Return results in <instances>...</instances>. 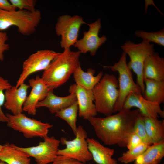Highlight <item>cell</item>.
<instances>
[{
  "label": "cell",
  "mask_w": 164,
  "mask_h": 164,
  "mask_svg": "<svg viewBox=\"0 0 164 164\" xmlns=\"http://www.w3.org/2000/svg\"><path fill=\"white\" fill-rule=\"evenodd\" d=\"M140 112L138 109H123L114 115L102 118L91 117L88 121L97 136L105 145L126 147Z\"/></svg>",
  "instance_id": "cell-1"
},
{
  "label": "cell",
  "mask_w": 164,
  "mask_h": 164,
  "mask_svg": "<svg viewBox=\"0 0 164 164\" xmlns=\"http://www.w3.org/2000/svg\"><path fill=\"white\" fill-rule=\"evenodd\" d=\"M81 53L64 49L63 52L50 63L41 77L51 89L53 90L65 83L79 65Z\"/></svg>",
  "instance_id": "cell-2"
},
{
  "label": "cell",
  "mask_w": 164,
  "mask_h": 164,
  "mask_svg": "<svg viewBox=\"0 0 164 164\" xmlns=\"http://www.w3.org/2000/svg\"><path fill=\"white\" fill-rule=\"evenodd\" d=\"M41 19L40 11L33 12L25 10L6 11L0 9V31L14 26L19 32L28 36L35 32Z\"/></svg>",
  "instance_id": "cell-3"
},
{
  "label": "cell",
  "mask_w": 164,
  "mask_h": 164,
  "mask_svg": "<svg viewBox=\"0 0 164 164\" xmlns=\"http://www.w3.org/2000/svg\"><path fill=\"white\" fill-rule=\"evenodd\" d=\"M92 91L97 112L106 116L111 115L119 96L118 81L116 77L105 74Z\"/></svg>",
  "instance_id": "cell-4"
},
{
  "label": "cell",
  "mask_w": 164,
  "mask_h": 164,
  "mask_svg": "<svg viewBox=\"0 0 164 164\" xmlns=\"http://www.w3.org/2000/svg\"><path fill=\"white\" fill-rule=\"evenodd\" d=\"M154 46L153 43L145 41H142L135 43L130 40L126 41L121 46L123 52L130 58L128 65L136 74L137 84L143 94L145 89L143 76L144 64L146 58L155 52Z\"/></svg>",
  "instance_id": "cell-5"
},
{
  "label": "cell",
  "mask_w": 164,
  "mask_h": 164,
  "mask_svg": "<svg viewBox=\"0 0 164 164\" xmlns=\"http://www.w3.org/2000/svg\"><path fill=\"white\" fill-rule=\"evenodd\" d=\"M126 55L123 52L119 61L113 65L102 66L104 68L110 69L119 74V96L114 107L113 113L123 109L125 99L130 93H142L140 87L133 80L131 70L127 63Z\"/></svg>",
  "instance_id": "cell-6"
},
{
  "label": "cell",
  "mask_w": 164,
  "mask_h": 164,
  "mask_svg": "<svg viewBox=\"0 0 164 164\" xmlns=\"http://www.w3.org/2000/svg\"><path fill=\"white\" fill-rule=\"evenodd\" d=\"M5 114L8 119V126L22 133L27 138L36 137L44 138L48 136L49 129L53 126L49 123L29 118L22 113L17 115Z\"/></svg>",
  "instance_id": "cell-7"
},
{
  "label": "cell",
  "mask_w": 164,
  "mask_h": 164,
  "mask_svg": "<svg viewBox=\"0 0 164 164\" xmlns=\"http://www.w3.org/2000/svg\"><path fill=\"white\" fill-rule=\"evenodd\" d=\"M75 136V138L71 140L63 137L61 138L60 143L65 145L66 147L59 149L58 155L72 158L84 163L91 161L92 158L87 140V133L82 126L77 127Z\"/></svg>",
  "instance_id": "cell-8"
},
{
  "label": "cell",
  "mask_w": 164,
  "mask_h": 164,
  "mask_svg": "<svg viewBox=\"0 0 164 164\" xmlns=\"http://www.w3.org/2000/svg\"><path fill=\"white\" fill-rule=\"evenodd\" d=\"M85 24L83 18L78 15H65L59 17L55 29L57 35L61 37L60 44L62 48L70 49L74 45L78 40L81 26Z\"/></svg>",
  "instance_id": "cell-9"
},
{
  "label": "cell",
  "mask_w": 164,
  "mask_h": 164,
  "mask_svg": "<svg viewBox=\"0 0 164 164\" xmlns=\"http://www.w3.org/2000/svg\"><path fill=\"white\" fill-rule=\"evenodd\" d=\"M60 53L46 49L39 50L30 55L23 62L22 71L17 81L16 88L24 83L28 77L32 73L46 69L51 62Z\"/></svg>",
  "instance_id": "cell-10"
},
{
  "label": "cell",
  "mask_w": 164,
  "mask_h": 164,
  "mask_svg": "<svg viewBox=\"0 0 164 164\" xmlns=\"http://www.w3.org/2000/svg\"><path fill=\"white\" fill-rule=\"evenodd\" d=\"M43 142L38 145L28 147H21L15 145L18 149L26 153L30 157H33L36 164H50L58 156L60 140L53 136H48L44 138Z\"/></svg>",
  "instance_id": "cell-11"
},
{
  "label": "cell",
  "mask_w": 164,
  "mask_h": 164,
  "mask_svg": "<svg viewBox=\"0 0 164 164\" xmlns=\"http://www.w3.org/2000/svg\"><path fill=\"white\" fill-rule=\"evenodd\" d=\"M88 25V31L84 32L83 38L77 40L74 46L81 53L84 54L89 52L91 55L94 56L98 49L105 42L107 38L105 35L99 36V31L101 27L100 19Z\"/></svg>",
  "instance_id": "cell-12"
},
{
  "label": "cell",
  "mask_w": 164,
  "mask_h": 164,
  "mask_svg": "<svg viewBox=\"0 0 164 164\" xmlns=\"http://www.w3.org/2000/svg\"><path fill=\"white\" fill-rule=\"evenodd\" d=\"M132 107H136L143 115L155 118L160 116L164 117V111L159 104L151 102L145 98L142 94L134 92L130 93L126 98L123 109L130 110Z\"/></svg>",
  "instance_id": "cell-13"
},
{
  "label": "cell",
  "mask_w": 164,
  "mask_h": 164,
  "mask_svg": "<svg viewBox=\"0 0 164 164\" xmlns=\"http://www.w3.org/2000/svg\"><path fill=\"white\" fill-rule=\"evenodd\" d=\"M69 91L74 93L76 97L78 107V115L86 120L97 114L92 90H87L76 84L71 85Z\"/></svg>",
  "instance_id": "cell-14"
},
{
  "label": "cell",
  "mask_w": 164,
  "mask_h": 164,
  "mask_svg": "<svg viewBox=\"0 0 164 164\" xmlns=\"http://www.w3.org/2000/svg\"><path fill=\"white\" fill-rule=\"evenodd\" d=\"M29 83L32 90L24 104L23 111L29 114L35 115L37 103L44 99L50 91L53 90L50 89L38 76L30 79Z\"/></svg>",
  "instance_id": "cell-15"
},
{
  "label": "cell",
  "mask_w": 164,
  "mask_h": 164,
  "mask_svg": "<svg viewBox=\"0 0 164 164\" xmlns=\"http://www.w3.org/2000/svg\"><path fill=\"white\" fill-rule=\"evenodd\" d=\"M29 85L24 83L18 88L12 86L5 91V108L10 111L13 115L22 113L23 106L27 97V91Z\"/></svg>",
  "instance_id": "cell-16"
},
{
  "label": "cell",
  "mask_w": 164,
  "mask_h": 164,
  "mask_svg": "<svg viewBox=\"0 0 164 164\" xmlns=\"http://www.w3.org/2000/svg\"><path fill=\"white\" fill-rule=\"evenodd\" d=\"M88 148L92 159L97 164H118L117 161L113 158L114 150L105 147L97 140L87 138Z\"/></svg>",
  "instance_id": "cell-17"
},
{
  "label": "cell",
  "mask_w": 164,
  "mask_h": 164,
  "mask_svg": "<svg viewBox=\"0 0 164 164\" xmlns=\"http://www.w3.org/2000/svg\"><path fill=\"white\" fill-rule=\"evenodd\" d=\"M143 80H164V59L154 52L145 59L143 70Z\"/></svg>",
  "instance_id": "cell-18"
},
{
  "label": "cell",
  "mask_w": 164,
  "mask_h": 164,
  "mask_svg": "<svg viewBox=\"0 0 164 164\" xmlns=\"http://www.w3.org/2000/svg\"><path fill=\"white\" fill-rule=\"evenodd\" d=\"M53 91V90L50 91L45 98L37 103L36 108L46 107L51 113H56L61 109L70 106L77 101L74 93H70L67 96L60 97L55 95Z\"/></svg>",
  "instance_id": "cell-19"
},
{
  "label": "cell",
  "mask_w": 164,
  "mask_h": 164,
  "mask_svg": "<svg viewBox=\"0 0 164 164\" xmlns=\"http://www.w3.org/2000/svg\"><path fill=\"white\" fill-rule=\"evenodd\" d=\"M30 156L17 149L13 144L6 143L0 151V160L7 164H30Z\"/></svg>",
  "instance_id": "cell-20"
},
{
  "label": "cell",
  "mask_w": 164,
  "mask_h": 164,
  "mask_svg": "<svg viewBox=\"0 0 164 164\" xmlns=\"http://www.w3.org/2000/svg\"><path fill=\"white\" fill-rule=\"evenodd\" d=\"M164 156V139L149 145L135 160V164H158Z\"/></svg>",
  "instance_id": "cell-21"
},
{
  "label": "cell",
  "mask_w": 164,
  "mask_h": 164,
  "mask_svg": "<svg viewBox=\"0 0 164 164\" xmlns=\"http://www.w3.org/2000/svg\"><path fill=\"white\" fill-rule=\"evenodd\" d=\"M95 73L94 70L90 68L87 69V72H84L80 65H79L73 73L76 84L87 89L92 90L103 76L102 71L95 76H94Z\"/></svg>",
  "instance_id": "cell-22"
},
{
  "label": "cell",
  "mask_w": 164,
  "mask_h": 164,
  "mask_svg": "<svg viewBox=\"0 0 164 164\" xmlns=\"http://www.w3.org/2000/svg\"><path fill=\"white\" fill-rule=\"evenodd\" d=\"M145 89L143 97L159 104L164 102V80L159 81L149 79L143 80Z\"/></svg>",
  "instance_id": "cell-23"
},
{
  "label": "cell",
  "mask_w": 164,
  "mask_h": 164,
  "mask_svg": "<svg viewBox=\"0 0 164 164\" xmlns=\"http://www.w3.org/2000/svg\"><path fill=\"white\" fill-rule=\"evenodd\" d=\"M147 135L150 145L164 139V121L143 115Z\"/></svg>",
  "instance_id": "cell-24"
},
{
  "label": "cell",
  "mask_w": 164,
  "mask_h": 164,
  "mask_svg": "<svg viewBox=\"0 0 164 164\" xmlns=\"http://www.w3.org/2000/svg\"><path fill=\"white\" fill-rule=\"evenodd\" d=\"M78 107L77 101L71 105L58 111L55 116L65 121L69 125L75 135L77 132L76 125Z\"/></svg>",
  "instance_id": "cell-25"
},
{
  "label": "cell",
  "mask_w": 164,
  "mask_h": 164,
  "mask_svg": "<svg viewBox=\"0 0 164 164\" xmlns=\"http://www.w3.org/2000/svg\"><path fill=\"white\" fill-rule=\"evenodd\" d=\"M134 36L142 39V41L150 43L153 42L164 46V29L156 32H147L142 30L135 31Z\"/></svg>",
  "instance_id": "cell-26"
},
{
  "label": "cell",
  "mask_w": 164,
  "mask_h": 164,
  "mask_svg": "<svg viewBox=\"0 0 164 164\" xmlns=\"http://www.w3.org/2000/svg\"><path fill=\"white\" fill-rule=\"evenodd\" d=\"M149 145L147 144L142 142L136 147L123 153L121 156L118 158V160L124 164L135 161Z\"/></svg>",
  "instance_id": "cell-27"
},
{
  "label": "cell",
  "mask_w": 164,
  "mask_h": 164,
  "mask_svg": "<svg viewBox=\"0 0 164 164\" xmlns=\"http://www.w3.org/2000/svg\"><path fill=\"white\" fill-rule=\"evenodd\" d=\"M133 131L141 138L143 142L150 145L146 132L143 115L140 112L136 119Z\"/></svg>",
  "instance_id": "cell-28"
},
{
  "label": "cell",
  "mask_w": 164,
  "mask_h": 164,
  "mask_svg": "<svg viewBox=\"0 0 164 164\" xmlns=\"http://www.w3.org/2000/svg\"><path fill=\"white\" fill-rule=\"evenodd\" d=\"M12 86L7 80L0 76V122L7 123L8 122V118L3 111L2 107L5 102L4 91Z\"/></svg>",
  "instance_id": "cell-29"
},
{
  "label": "cell",
  "mask_w": 164,
  "mask_h": 164,
  "mask_svg": "<svg viewBox=\"0 0 164 164\" xmlns=\"http://www.w3.org/2000/svg\"><path fill=\"white\" fill-rule=\"evenodd\" d=\"M12 5L16 9L30 12L36 10L35 7L36 3V0H10Z\"/></svg>",
  "instance_id": "cell-30"
},
{
  "label": "cell",
  "mask_w": 164,
  "mask_h": 164,
  "mask_svg": "<svg viewBox=\"0 0 164 164\" xmlns=\"http://www.w3.org/2000/svg\"><path fill=\"white\" fill-rule=\"evenodd\" d=\"M8 37L5 32L0 31V60L3 61L4 59L3 53L9 48L8 44L5 42L8 40Z\"/></svg>",
  "instance_id": "cell-31"
},
{
  "label": "cell",
  "mask_w": 164,
  "mask_h": 164,
  "mask_svg": "<svg viewBox=\"0 0 164 164\" xmlns=\"http://www.w3.org/2000/svg\"><path fill=\"white\" fill-rule=\"evenodd\" d=\"M50 164H86L74 159L62 155H58Z\"/></svg>",
  "instance_id": "cell-32"
},
{
  "label": "cell",
  "mask_w": 164,
  "mask_h": 164,
  "mask_svg": "<svg viewBox=\"0 0 164 164\" xmlns=\"http://www.w3.org/2000/svg\"><path fill=\"white\" fill-rule=\"evenodd\" d=\"M142 142L141 138L133 131L128 137L126 147L128 150L131 149Z\"/></svg>",
  "instance_id": "cell-33"
},
{
  "label": "cell",
  "mask_w": 164,
  "mask_h": 164,
  "mask_svg": "<svg viewBox=\"0 0 164 164\" xmlns=\"http://www.w3.org/2000/svg\"><path fill=\"white\" fill-rule=\"evenodd\" d=\"M0 9L6 11H12L16 9L9 1L7 0H0Z\"/></svg>",
  "instance_id": "cell-34"
},
{
  "label": "cell",
  "mask_w": 164,
  "mask_h": 164,
  "mask_svg": "<svg viewBox=\"0 0 164 164\" xmlns=\"http://www.w3.org/2000/svg\"><path fill=\"white\" fill-rule=\"evenodd\" d=\"M0 164H7L5 162L3 161L0 160Z\"/></svg>",
  "instance_id": "cell-35"
},
{
  "label": "cell",
  "mask_w": 164,
  "mask_h": 164,
  "mask_svg": "<svg viewBox=\"0 0 164 164\" xmlns=\"http://www.w3.org/2000/svg\"><path fill=\"white\" fill-rule=\"evenodd\" d=\"M3 147V145H0V151L1 150Z\"/></svg>",
  "instance_id": "cell-36"
}]
</instances>
